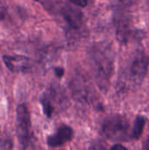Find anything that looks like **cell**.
<instances>
[{
    "instance_id": "1",
    "label": "cell",
    "mask_w": 149,
    "mask_h": 150,
    "mask_svg": "<svg viewBox=\"0 0 149 150\" xmlns=\"http://www.w3.org/2000/svg\"><path fill=\"white\" fill-rule=\"evenodd\" d=\"M88 57L97 85L102 91H107L114 70L112 49L105 43H97L90 47Z\"/></svg>"
},
{
    "instance_id": "2",
    "label": "cell",
    "mask_w": 149,
    "mask_h": 150,
    "mask_svg": "<svg viewBox=\"0 0 149 150\" xmlns=\"http://www.w3.org/2000/svg\"><path fill=\"white\" fill-rule=\"evenodd\" d=\"M132 5L131 0H118L112 7L116 38L121 44H127L133 37L141 38L142 32L133 25Z\"/></svg>"
},
{
    "instance_id": "9",
    "label": "cell",
    "mask_w": 149,
    "mask_h": 150,
    "mask_svg": "<svg viewBox=\"0 0 149 150\" xmlns=\"http://www.w3.org/2000/svg\"><path fill=\"white\" fill-rule=\"evenodd\" d=\"M73 83H74V84H73V86H74V88H73L74 94L76 96H77L79 98L86 100L88 96H89V94H90V92H89L90 90L88 89L87 85L84 86V80H83V78H80L78 76V78H76Z\"/></svg>"
},
{
    "instance_id": "6",
    "label": "cell",
    "mask_w": 149,
    "mask_h": 150,
    "mask_svg": "<svg viewBox=\"0 0 149 150\" xmlns=\"http://www.w3.org/2000/svg\"><path fill=\"white\" fill-rule=\"evenodd\" d=\"M129 130V121L120 115L107 118L101 127V133L107 139L112 141H125Z\"/></svg>"
},
{
    "instance_id": "12",
    "label": "cell",
    "mask_w": 149,
    "mask_h": 150,
    "mask_svg": "<svg viewBox=\"0 0 149 150\" xmlns=\"http://www.w3.org/2000/svg\"><path fill=\"white\" fill-rule=\"evenodd\" d=\"M68 1L81 8L86 7L88 5V0H68Z\"/></svg>"
},
{
    "instance_id": "16",
    "label": "cell",
    "mask_w": 149,
    "mask_h": 150,
    "mask_svg": "<svg viewBox=\"0 0 149 150\" xmlns=\"http://www.w3.org/2000/svg\"><path fill=\"white\" fill-rule=\"evenodd\" d=\"M32 1H34V2H38V1H40V0H32Z\"/></svg>"
},
{
    "instance_id": "4",
    "label": "cell",
    "mask_w": 149,
    "mask_h": 150,
    "mask_svg": "<svg viewBox=\"0 0 149 150\" xmlns=\"http://www.w3.org/2000/svg\"><path fill=\"white\" fill-rule=\"evenodd\" d=\"M58 15L65 24L67 38L70 40L80 39L85 33V19L83 12L75 4L62 3L58 6Z\"/></svg>"
},
{
    "instance_id": "10",
    "label": "cell",
    "mask_w": 149,
    "mask_h": 150,
    "mask_svg": "<svg viewBox=\"0 0 149 150\" xmlns=\"http://www.w3.org/2000/svg\"><path fill=\"white\" fill-rule=\"evenodd\" d=\"M146 124V120L143 116H137L134 120L133 128L132 131V137L134 139H139L143 133Z\"/></svg>"
},
{
    "instance_id": "14",
    "label": "cell",
    "mask_w": 149,
    "mask_h": 150,
    "mask_svg": "<svg viewBox=\"0 0 149 150\" xmlns=\"http://www.w3.org/2000/svg\"><path fill=\"white\" fill-rule=\"evenodd\" d=\"M90 150H106V149H105V148L104 147V145H102V143H98V142H97V143H93V144H91Z\"/></svg>"
},
{
    "instance_id": "17",
    "label": "cell",
    "mask_w": 149,
    "mask_h": 150,
    "mask_svg": "<svg viewBox=\"0 0 149 150\" xmlns=\"http://www.w3.org/2000/svg\"><path fill=\"white\" fill-rule=\"evenodd\" d=\"M148 150H149V149H148Z\"/></svg>"
},
{
    "instance_id": "13",
    "label": "cell",
    "mask_w": 149,
    "mask_h": 150,
    "mask_svg": "<svg viewBox=\"0 0 149 150\" xmlns=\"http://www.w3.org/2000/svg\"><path fill=\"white\" fill-rule=\"evenodd\" d=\"M54 75L58 78H61L65 73V69L61 67H55V68H54Z\"/></svg>"
},
{
    "instance_id": "11",
    "label": "cell",
    "mask_w": 149,
    "mask_h": 150,
    "mask_svg": "<svg viewBox=\"0 0 149 150\" xmlns=\"http://www.w3.org/2000/svg\"><path fill=\"white\" fill-rule=\"evenodd\" d=\"M0 148L2 150H11L13 148L12 140L5 132L0 134Z\"/></svg>"
},
{
    "instance_id": "3",
    "label": "cell",
    "mask_w": 149,
    "mask_h": 150,
    "mask_svg": "<svg viewBox=\"0 0 149 150\" xmlns=\"http://www.w3.org/2000/svg\"><path fill=\"white\" fill-rule=\"evenodd\" d=\"M149 61L143 50L135 51L124 65L119 81L121 87L130 88L141 84L148 70Z\"/></svg>"
},
{
    "instance_id": "15",
    "label": "cell",
    "mask_w": 149,
    "mask_h": 150,
    "mask_svg": "<svg viewBox=\"0 0 149 150\" xmlns=\"http://www.w3.org/2000/svg\"><path fill=\"white\" fill-rule=\"evenodd\" d=\"M110 150H127V149L125 148V147H124L123 145H121V144H116V145L112 146Z\"/></svg>"
},
{
    "instance_id": "8",
    "label": "cell",
    "mask_w": 149,
    "mask_h": 150,
    "mask_svg": "<svg viewBox=\"0 0 149 150\" xmlns=\"http://www.w3.org/2000/svg\"><path fill=\"white\" fill-rule=\"evenodd\" d=\"M73 137V130L68 126H61L57 132L47 137V142L50 147H59L71 141Z\"/></svg>"
},
{
    "instance_id": "7",
    "label": "cell",
    "mask_w": 149,
    "mask_h": 150,
    "mask_svg": "<svg viewBox=\"0 0 149 150\" xmlns=\"http://www.w3.org/2000/svg\"><path fill=\"white\" fill-rule=\"evenodd\" d=\"M3 61L7 69L13 72H25L32 66V60L24 55H4Z\"/></svg>"
},
{
    "instance_id": "5",
    "label": "cell",
    "mask_w": 149,
    "mask_h": 150,
    "mask_svg": "<svg viewBox=\"0 0 149 150\" xmlns=\"http://www.w3.org/2000/svg\"><path fill=\"white\" fill-rule=\"evenodd\" d=\"M16 129L21 150H36L31 116L25 104H21L17 107Z\"/></svg>"
}]
</instances>
